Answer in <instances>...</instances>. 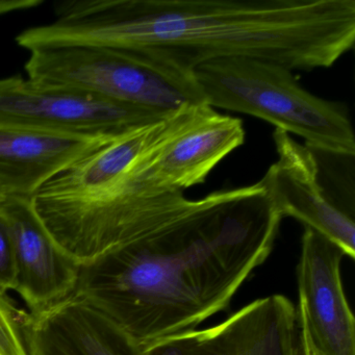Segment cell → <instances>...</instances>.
Returning a JSON list of instances; mask_svg holds the SVG:
<instances>
[{"label":"cell","instance_id":"1","mask_svg":"<svg viewBox=\"0 0 355 355\" xmlns=\"http://www.w3.org/2000/svg\"><path fill=\"white\" fill-rule=\"evenodd\" d=\"M282 219L261 182L200 199L132 197L85 236L73 295L146 348L226 311L271 254Z\"/></svg>","mask_w":355,"mask_h":355},{"label":"cell","instance_id":"2","mask_svg":"<svg viewBox=\"0 0 355 355\" xmlns=\"http://www.w3.org/2000/svg\"><path fill=\"white\" fill-rule=\"evenodd\" d=\"M55 15L24 31L20 46L147 49L192 71L227 58L309 71L355 42L353 0H67Z\"/></svg>","mask_w":355,"mask_h":355},{"label":"cell","instance_id":"3","mask_svg":"<svg viewBox=\"0 0 355 355\" xmlns=\"http://www.w3.org/2000/svg\"><path fill=\"white\" fill-rule=\"evenodd\" d=\"M194 74L209 107L265 120L301 137L318 153L354 157V132L346 110L303 89L284 66L227 58L202 64Z\"/></svg>","mask_w":355,"mask_h":355},{"label":"cell","instance_id":"4","mask_svg":"<svg viewBox=\"0 0 355 355\" xmlns=\"http://www.w3.org/2000/svg\"><path fill=\"white\" fill-rule=\"evenodd\" d=\"M28 78L162 115L205 105L194 71L147 49L47 47L30 51Z\"/></svg>","mask_w":355,"mask_h":355},{"label":"cell","instance_id":"5","mask_svg":"<svg viewBox=\"0 0 355 355\" xmlns=\"http://www.w3.org/2000/svg\"><path fill=\"white\" fill-rule=\"evenodd\" d=\"M242 120L222 115L207 105L169 136L130 159L103 166L94 180L103 203L157 193L184 192L202 184L211 170L245 141Z\"/></svg>","mask_w":355,"mask_h":355},{"label":"cell","instance_id":"6","mask_svg":"<svg viewBox=\"0 0 355 355\" xmlns=\"http://www.w3.org/2000/svg\"><path fill=\"white\" fill-rule=\"evenodd\" d=\"M168 115L21 76L0 80V124L5 125L67 136L112 138Z\"/></svg>","mask_w":355,"mask_h":355},{"label":"cell","instance_id":"7","mask_svg":"<svg viewBox=\"0 0 355 355\" xmlns=\"http://www.w3.org/2000/svg\"><path fill=\"white\" fill-rule=\"evenodd\" d=\"M296 306L284 295L257 299L221 323L159 340L144 355H296Z\"/></svg>","mask_w":355,"mask_h":355},{"label":"cell","instance_id":"8","mask_svg":"<svg viewBox=\"0 0 355 355\" xmlns=\"http://www.w3.org/2000/svg\"><path fill=\"white\" fill-rule=\"evenodd\" d=\"M273 140L278 159L259 180L273 207L282 218L299 220L354 259V218L326 193L317 155L284 130L275 128Z\"/></svg>","mask_w":355,"mask_h":355},{"label":"cell","instance_id":"9","mask_svg":"<svg viewBox=\"0 0 355 355\" xmlns=\"http://www.w3.org/2000/svg\"><path fill=\"white\" fill-rule=\"evenodd\" d=\"M345 254L319 232L305 227L297 266L298 303L319 355H355V319L345 293Z\"/></svg>","mask_w":355,"mask_h":355},{"label":"cell","instance_id":"10","mask_svg":"<svg viewBox=\"0 0 355 355\" xmlns=\"http://www.w3.org/2000/svg\"><path fill=\"white\" fill-rule=\"evenodd\" d=\"M3 209L13 236L15 291L30 313L44 311L74 293L80 266L53 240L31 199L8 197Z\"/></svg>","mask_w":355,"mask_h":355},{"label":"cell","instance_id":"11","mask_svg":"<svg viewBox=\"0 0 355 355\" xmlns=\"http://www.w3.org/2000/svg\"><path fill=\"white\" fill-rule=\"evenodd\" d=\"M24 336L28 355H144L111 320L73 294L26 313Z\"/></svg>","mask_w":355,"mask_h":355},{"label":"cell","instance_id":"12","mask_svg":"<svg viewBox=\"0 0 355 355\" xmlns=\"http://www.w3.org/2000/svg\"><path fill=\"white\" fill-rule=\"evenodd\" d=\"M105 139L0 124V188L9 197L31 199L45 182Z\"/></svg>","mask_w":355,"mask_h":355},{"label":"cell","instance_id":"13","mask_svg":"<svg viewBox=\"0 0 355 355\" xmlns=\"http://www.w3.org/2000/svg\"><path fill=\"white\" fill-rule=\"evenodd\" d=\"M26 311L17 309L7 293L0 291V355H28L24 343Z\"/></svg>","mask_w":355,"mask_h":355},{"label":"cell","instance_id":"14","mask_svg":"<svg viewBox=\"0 0 355 355\" xmlns=\"http://www.w3.org/2000/svg\"><path fill=\"white\" fill-rule=\"evenodd\" d=\"M15 286V251L9 222L0 209V291H14Z\"/></svg>","mask_w":355,"mask_h":355},{"label":"cell","instance_id":"15","mask_svg":"<svg viewBox=\"0 0 355 355\" xmlns=\"http://www.w3.org/2000/svg\"><path fill=\"white\" fill-rule=\"evenodd\" d=\"M296 311L299 327L296 355H319L313 340H311V334L307 328L306 320H305L304 311L298 303L296 305Z\"/></svg>","mask_w":355,"mask_h":355},{"label":"cell","instance_id":"16","mask_svg":"<svg viewBox=\"0 0 355 355\" xmlns=\"http://www.w3.org/2000/svg\"><path fill=\"white\" fill-rule=\"evenodd\" d=\"M42 3L43 0H0V16L31 10Z\"/></svg>","mask_w":355,"mask_h":355},{"label":"cell","instance_id":"17","mask_svg":"<svg viewBox=\"0 0 355 355\" xmlns=\"http://www.w3.org/2000/svg\"><path fill=\"white\" fill-rule=\"evenodd\" d=\"M8 195L6 194L5 191L3 190V189L0 188V205H3V202H5L6 199L8 198Z\"/></svg>","mask_w":355,"mask_h":355}]
</instances>
